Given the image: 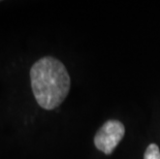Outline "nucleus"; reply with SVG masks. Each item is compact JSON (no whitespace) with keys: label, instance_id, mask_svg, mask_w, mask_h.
Listing matches in <instances>:
<instances>
[{"label":"nucleus","instance_id":"f257e3e1","mask_svg":"<svg viewBox=\"0 0 160 159\" xmlns=\"http://www.w3.org/2000/svg\"><path fill=\"white\" fill-rule=\"evenodd\" d=\"M34 97L42 109L53 110L66 98L70 89V77L64 64L53 57H43L30 69Z\"/></svg>","mask_w":160,"mask_h":159},{"label":"nucleus","instance_id":"f03ea898","mask_svg":"<svg viewBox=\"0 0 160 159\" xmlns=\"http://www.w3.org/2000/svg\"><path fill=\"white\" fill-rule=\"evenodd\" d=\"M125 134V127L118 120L107 121L94 137V145L98 150L107 155L113 153Z\"/></svg>","mask_w":160,"mask_h":159},{"label":"nucleus","instance_id":"7ed1b4c3","mask_svg":"<svg viewBox=\"0 0 160 159\" xmlns=\"http://www.w3.org/2000/svg\"><path fill=\"white\" fill-rule=\"evenodd\" d=\"M144 159H160V150L156 144H150L145 152Z\"/></svg>","mask_w":160,"mask_h":159}]
</instances>
